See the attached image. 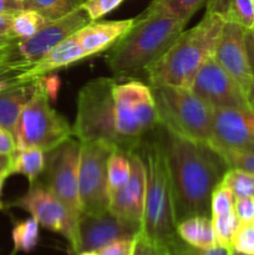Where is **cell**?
Segmentation results:
<instances>
[{
  "label": "cell",
  "instance_id": "cell-15",
  "mask_svg": "<svg viewBox=\"0 0 254 255\" xmlns=\"http://www.w3.org/2000/svg\"><path fill=\"white\" fill-rule=\"evenodd\" d=\"M246 31L236 22H224L213 56L247 94L254 77L246 49Z\"/></svg>",
  "mask_w": 254,
  "mask_h": 255
},
{
  "label": "cell",
  "instance_id": "cell-33",
  "mask_svg": "<svg viewBox=\"0 0 254 255\" xmlns=\"http://www.w3.org/2000/svg\"><path fill=\"white\" fill-rule=\"evenodd\" d=\"M232 251L254 255V226L253 223H242L234 236Z\"/></svg>",
  "mask_w": 254,
  "mask_h": 255
},
{
  "label": "cell",
  "instance_id": "cell-23",
  "mask_svg": "<svg viewBox=\"0 0 254 255\" xmlns=\"http://www.w3.org/2000/svg\"><path fill=\"white\" fill-rule=\"evenodd\" d=\"M208 0H152L144 11L171 15L188 22Z\"/></svg>",
  "mask_w": 254,
  "mask_h": 255
},
{
  "label": "cell",
  "instance_id": "cell-44",
  "mask_svg": "<svg viewBox=\"0 0 254 255\" xmlns=\"http://www.w3.org/2000/svg\"><path fill=\"white\" fill-rule=\"evenodd\" d=\"M247 99H248V104L251 106V109L254 111V81L253 84L249 87L248 92H247Z\"/></svg>",
  "mask_w": 254,
  "mask_h": 255
},
{
  "label": "cell",
  "instance_id": "cell-1",
  "mask_svg": "<svg viewBox=\"0 0 254 255\" xmlns=\"http://www.w3.org/2000/svg\"><path fill=\"white\" fill-rule=\"evenodd\" d=\"M168 167L177 224L196 216H211V197L228 166L209 144L184 138L156 126Z\"/></svg>",
  "mask_w": 254,
  "mask_h": 255
},
{
  "label": "cell",
  "instance_id": "cell-3",
  "mask_svg": "<svg viewBox=\"0 0 254 255\" xmlns=\"http://www.w3.org/2000/svg\"><path fill=\"white\" fill-rule=\"evenodd\" d=\"M224 20L206 11L192 29L182 31L173 44L146 71L149 86H173L191 90L199 67L214 55Z\"/></svg>",
  "mask_w": 254,
  "mask_h": 255
},
{
  "label": "cell",
  "instance_id": "cell-38",
  "mask_svg": "<svg viewBox=\"0 0 254 255\" xmlns=\"http://www.w3.org/2000/svg\"><path fill=\"white\" fill-rule=\"evenodd\" d=\"M15 149L16 143L12 133L0 126V154H12Z\"/></svg>",
  "mask_w": 254,
  "mask_h": 255
},
{
  "label": "cell",
  "instance_id": "cell-39",
  "mask_svg": "<svg viewBox=\"0 0 254 255\" xmlns=\"http://www.w3.org/2000/svg\"><path fill=\"white\" fill-rule=\"evenodd\" d=\"M25 9V0H0V14H16Z\"/></svg>",
  "mask_w": 254,
  "mask_h": 255
},
{
  "label": "cell",
  "instance_id": "cell-28",
  "mask_svg": "<svg viewBox=\"0 0 254 255\" xmlns=\"http://www.w3.org/2000/svg\"><path fill=\"white\" fill-rule=\"evenodd\" d=\"M221 182L231 189L234 198L254 197V174L251 172L228 168Z\"/></svg>",
  "mask_w": 254,
  "mask_h": 255
},
{
  "label": "cell",
  "instance_id": "cell-6",
  "mask_svg": "<svg viewBox=\"0 0 254 255\" xmlns=\"http://www.w3.org/2000/svg\"><path fill=\"white\" fill-rule=\"evenodd\" d=\"M16 148L36 147L45 153L74 136L72 127L50 104L45 77L36 80V87L22 109L14 132Z\"/></svg>",
  "mask_w": 254,
  "mask_h": 255
},
{
  "label": "cell",
  "instance_id": "cell-13",
  "mask_svg": "<svg viewBox=\"0 0 254 255\" xmlns=\"http://www.w3.org/2000/svg\"><path fill=\"white\" fill-rule=\"evenodd\" d=\"M141 233L138 226L125 222L109 211L102 214L81 213L77 222L75 253L95 251L122 238H136Z\"/></svg>",
  "mask_w": 254,
  "mask_h": 255
},
{
  "label": "cell",
  "instance_id": "cell-12",
  "mask_svg": "<svg viewBox=\"0 0 254 255\" xmlns=\"http://www.w3.org/2000/svg\"><path fill=\"white\" fill-rule=\"evenodd\" d=\"M191 91L212 109H251L246 92L214 56L199 67Z\"/></svg>",
  "mask_w": 254,
  "mask_h": 255
},
{
  "label": "cell",
  "instance_id": "cell-47",
  "mask_svg": "<svg viewBox=\"0 0 254 255\" xmlns=\"http://www.w3.org/2000/svg\"><path fill=\"white\" fill-rule=\"evenodd\" d=\"M232 255H248V254H243V253H238V252H232Z\"/></svg>",
  "mask_w": 254,
  "mask_h": 255
},
{
  "label": "cell",
  "instance_id": "cell-7",
  "mask_svg": "<svg viewBox=\"0 0 254 255\" xmlns=\"http://www.w3.org/2000/svg\"><path fill=\"white\" fill-rule=\"evenodd\" d=\"M115 128L119 148L131 152L157 126V111L152 89L139 80L116 84Z\"/></svg>",
  "mask_w": 254,
  "mask_h": 255
},
{
  "label": "cell",
  "instance_id": "cell-14",
  "mask_svg": "<svg viewBox=\"0 0 254 255\" xmlns=\"http://www.w3.org/2000/svg\"><path fill=\"white\" fill-rule=\"evenodd\" d=\"M212 148L254 151V111L251 109H213Z\"/></svg>",
  "mask_w": 254,
  "mask_h": 255
},
{
  "label": "cell",
  "instance_id": "cell-2",
  "mask_svg": "<svg viewBox=\"0 0 254 255\" xmlns=\"http://www.w3.org/2000/svg\"><path fill=\"white\" fill-rule=\"evenodd\" d=\"M187 22L161 12L143 11L131 29L106 54V64L116 80H137L162 56L183 31Z\"/></svg>",
  "mask_w": 254,
  "mask_h": 255
},
{
  "label": "cell",
  "instance_id": "cell-34",
  "mask_svg": "<svg viewBox=\"0 0 254 255\" xmlns=\"http://www.w3.org/2000/svg\"><path fill=\"white\" fill-rule=\"evenodd\" d=\"M125 0H85L81 7L87 12L91 21H96L100 17L114 11Z\"/></svg>",
  "mask_w": 254,
  "mask_h": 255
},
{
  "label": "cell",
  "instance_id": "cell-20",
  "mask_svg": "<svg viewBox=\"0 0 254 255\" xmlns=\"http://www.w3.org/2000/svg\"><path fill=\"white\" fill-rule=\"evenodd\" d=\"M177 234L192 247L202 249L217 247L212 217L196 216L183 219L177 224Z\"/></svg>",
  "mask_w": 254,
  "mask_h": 255
},
{
  "label": "cell",
  "instance_id": "cell-36",
  "mask_svg": "<svg viewBox=\"0 0 254 255\" xmlns=\"http://www.w3.org/2000/svg\"><path fill=\"white\" fill-rule=\"evenodd\" d=\"M234 213L241 223H252L254 219V197L236 198Z\"/></svg>",
  "mask_w": 254,
  "mask_h": 255
},
{
  "label": "cell",
  "instance_id": "cell-22",
  "mask_svg": "<svg viewBox=\"0 0 254 255\" xmlns=\"http://www.w3.org/2000/svg\"><path fill=\"white\" fill-rule=\"evenodd\" d=\"M46 164V157L42 149L36 147H26V148H16L11 154L9 173L21 174L30 184L36 182L41 176Z\"/></svg>",
  "mask_w": 254,
  "mask_h": 255
},
{
  "label": "cell",
  "instance_id": "cell-11",
  "mask_svg": "<svg viewBox=\"0 0 254 255\" xmlns=\"http://www.w3.org/2000/svg\"><path fill=\"white\" fill-rule=\"evenodd\" d=\"M12 206L27 212L39 222L40 227L60 234L69 242L72 252L76 247L77 222L69 209L47 189L42 182L30 184L26 193L12 203Z\"/></svg>",
  "mask_w": 254,
  "mask_h": 255
},
{
  "label": "cell",
  "instance_id": "cell-43",
  "mask_svg": "<svg viewBox=\"0 0 254 255\" xmlns=\"http://www.w3.org/2000/svg\"><path fill=\"white\" fill-rule=\"evenodd\" d=\"M12 40L14 39H0V61L5 59V55H6Z\"/></svg>",
  "mask_w": 254,
  "mask_h": 255
},
{
  "label": "cell",
  "instance_id": "cell-24",
  "mask_svg": "<svg viewBox=\"0 0 254 255\" xmlns=\"http://www.w3.org/2000/svg\"><path fill=\"white\" fill-rule=\"evenodd\" d=\"M131 174L129 152L115 148L107 163V187L110 196L119 192L127 183Z\"/></svg>",
  "mask_w": 254,
  "mask_h": 255
},
{
  "label": "cell",
  "instance_id": "cell-26",
  "mask_svg": "<svg viewBox=\"0 0 254 255\" xmlns=\"http://www.w3.org/2000/svg\"><path fill=\"white\" fill-rule=\"evenodd\" d=\"M84 1L85 0H25V9L35 10L49 21H52L81 7Z\"/></svg>",
  "mask_w": 254,
  "mask_h": 255
},
{
  "label": "cell",
  "instance_id": "cell-49",
  "mask_svg": "<svg viewBox=\"0 0 254 255\" xmlns=\"http://www.w3.org/2000/svg\"><path fill=\"white\" fill-rule=\"evenodd\" d=\"M164 255H166V252H164Z\"/></svg>",
  "mask_w": 254,
  "mask_h": 255
},
{
  "label": "cell",
  "instance_id": "cell-45",
  "mask_svg": "<svg viewBox=\"0 0 254 255\" xmlns=\"http://www.w3.org/2000/svg\"><path fill=\"white\" fill-rule=\"evenodd\" d=\"M10 176L9 172H4V173L0 174V211H1L2 208H4V206H2L1 203V192H2V187H4V183L5 181H6L7 177Z\"/></svg>",
  "mask_w": 254,
  "mask_h": 255
},
{
  "label": "cell",
  "instance_id": "cell-37",
  "mask_svg": "<svg viewBox=\"0 0 254 255\" xmlns=\"http://www.w3.org/2000/svg\"><path fill=\"white\" fill-rule=\"evenodd\" d=\"M133 255H164V247L153 243L139 233L136 239Z\"/></svg>",
  "mask_w": 254,
  "mask_h": 255
},
{
  "label": "cell",
  "instance_id": "cell-8",
  "mask_svg": "<svg viewBox=\"0 0 254 255\" xmlns=\"http://www.w3.org/2000/svg\"><path fill=\"white\" fill-rule=\"evenodd\" d=\"M117 80L114 77H97L81 87L77 95V111L72 133L86 141H106L119 148V138L115 128L114 89Z\"/></svg>",
  "mask_w": 254,
  "mask_h": 255
},
{
  "label": "cell",
  "instance_id": "cell-9",
  "mask_svg": "<svg viewBox=\"0 0 254 255\" xmlns=\"http://www.w3.org/2000/svg\"><path fill=\"white\" fill-rule=\"evenodd\" d=\"M116 147L106 141L81 142L79 164V202L81 213L102 214L109 211L107 163Z\"/></svg>",
  "mask_w": 254,
  "mask_h": 255
},
{
  "label": "cell",
  "instance_id": "cell-5",
  "mask_svg": "<svg viewBox=\"0 0 254 255\" xmlns=\"http://www.w3.org/2000/svg\"><path fill=\"white\" fill-rule=\"evenodd\" d=\"M157 111V125L168 131L209 144L212 141V111L189 89L151 87Z\"/></svg>",
  "mask_w": 254,
  "mask_h": 255
},
{
  "label": "cell",
  "instance_id": "cell-35",
  "mask_svg": "<svg viewBox=\"0 0 254 255\" xmlns=\"http://www.w3.org/2000/svg\"><path fill=\"white\" fill-rule=\"evenodd\" d=\"M136 238H122L100 249V255H133Z\"/></svg>",
  "mask_w": 254,
  "mask_h": 255
},
{
  "label": "cell",
  "instance_id": "cell-41",
  "mask_svg": "<svg viewBox=\"0 0 254 255\" xmlns=\"http://www.w3.org/2000/svg\"><path fill=\"white\" fill-rule=\"evenodd\" d=\"M246 49L247 54H248L252 74L254 77V30H247L246 31Z\"/></svg>",
  "mask_w": 254,
  "mask_h": 255
},
{
  "label": "cell",
  "instance_id": "cell-32",
  "mask_svg": "<svg viewBox=\"0 0 254 255\" xmlns=\"http://www.w3.org/2000/svg\"><path fill=\"white\" fill-rule=\"evenodd\" d=\"M234 198L233 193L227 186L219 182L216 188L212 192L211 197V217L222 216L234 211Z\"/></svg>",
  "mask_w": 254,
  "mask_h": 255
},
{
  "label": "cell",
  "instance_id": "cell-30",
  "mask_svg": "<svg viewBox=\"0 0 254 255\" xmlns=\"http://www.w3.org/2000/svg\"><path fill=\"white\" fill-rule=\"evenodd\" d=\"M164 252L166 255H232V249L223 248V247H214L209 249L197 248L187 244L186 242L182 241L177 234L174 238L167 244H164Z\"/></svg>",
  "mask_w": 254,
  "mask_h": 255
},
{
  "label": "cell",
  "instance_id": "cell-27",
  "mask_svg": "<svg viewBox=\"0 0 254 255\" xmlns=\"http://www.w3.org/2000/svg\"><path fill=\"white\" fill-rule=\"evenodd\" d=\"M49 22L46 17L31 9H24L12 15L11 35L14 39H27L34 36Z\"/></svg>",
  "mask_w": 254,
  "mask_h": 255
},
{
  "label": "cell",
  "instance_id": "cell-19",
  "mask_svg": "<svg viewBox=\"0 0 254 255\" xmlns=\"http://www.w3.org/2000/svg\"><path fill=\"white\" fill-rule=\"evenodd\" d=\"M35 87L36 81L0 92V126L11 133L14 132L17 119L34 94Z\"/></svg>",
  "mask_w": 254,
  "mask_h": 255
},
{
  "label": "cell",
  "instance_id": "cell-21",
  "mask_svg": "<svg viewBox=\"0 0 254 255\" xmlns=\"http://www.w3.org/2000/svg\"><path fill=\"white\" fill-rule=\"evenodd\" d=\"M207 11L218 15L226 22L254 30V0H208Z\"/></svg>",
  "mask_w": 254,
  "mask_h": 255
},
{
  "label": "cell",
  "instance_id": "cell-25",
  "mask_svg": "<svg viewBox=\"0 0 254 255\" xmlns=\"http://www.w3.org/2000/svg\"><path fill=\"white\" fill-rule=\"evenodd\" d=\"M14 253H30L40 241V224L35 218L16 222L11 231Z\"/></svg>",
  "mask_w": 254,
  "mask_h": 255
},
{
  "label": "cell",
  "instance_id": "cell-4",
  "mask_svg": "<svg viewBox=\"0 0 254 255\" xmlns=\"http://www.w3.org/2000/svg\"><path fill=\"white\" fill-rule=\"evenodd\" d=\"M146 172V198L141 234L164 246L177 236L173 194L168 167L156 127L137 146Z\"/></svg>",
  "mask_w": 254,
  "mask_h": 255
},
{
  "label": "cell",
  "instance_id": "cell-17",
  "mask_svg": "<svg viewBox=\"0 0 254 255\" xmlns=\"http://www.w3.org/2000/svg\"><path fill=\"white\" fill-rule=\"evenodd\" d=\"M133 19L90 21L75 31L77 41L87 57L109 50L133 25Z\"/></svg>",
  "mask_w": 254,
  "mask_h": 255
},
{
  "label": "cell",
  "instance_id": "cell-29",
  "mask_svg": "<svg viewBox=\"0 0 254 255\" xmlns=\"http://www.w3.org/2000/svg\"><path fill=\"white\" fill-rule=\"evenodd\" d=\"M212 224H213L217 246L232 249L234 236L242 224L234 211L222 214V216L212 217Z\"/></svg>",
  "mask_w": 254,
  "mask_h": 255
},
{
  "label": "cell",
  "instance_id": "cell-48",
  "mask_svg": "<svg viewBox=\"0 0 254 255\" xmlns=\"http://www.w3.org/2000/svg\"><path fill=\"white\" fill-rule=\"evenodd\" d=\"M252 223H253V226H254V219H253V222H252Z\"/></svg>",
  "mask_w": 254,
  "mask_h": 255
},
{
  "label": "cell",
  "instance_id": "cell-46",
  "mask_svg": "<svg viewBox=\"0 0 254 255\" xmlns=\"http://www.w3.org/2000/svg\"><path fill=\"white\" fill-rule=\"evenodd\" d=\"M76 255H100L99 252L95 251H87V252H81V253L76 254Z\"/></svg>",
  "mask_w": 254,
  "mask_h": 255
},
{
  "label": "cell",
  "instance_id": "cell-40",
  "mask_svg": "<svg viewBox=\"0 0 254 255\" xmlns=\"http://www.w3.org/2000/svg\"><path fill=\"white\" fill-rule=\"evenodd\" d=\"M14 14H0V39H14L11 35V20Z\"/></svg>",
  "mask_w": 254,
  "mask_h": 255
},
{
  "label": "cell",
  "instance_id": "cell-31",
  "mask_svg": "<svg viewBox=\"0 0 254 255\" xmlns=\"http://www.w3.org/2000/svg\"><path fill=\"white\" fill-rule=\"evenodd\" d=\"M223 158L228 168H239L254 174V151L213 148Z\"/></svg>",
  "mask_w": 254,
  "mask_h": 255
},
{
  "label": "cell",
  "instance_id": "cell-42",
  "mask_svg": "<svg viewBox=\"0 0 254 255\" xmlns=\"http://www.w3.org/2000/svg\"><path fill=\"white\" fill-rule=\"evenodd\" d=\"M11 154H0V174L4 172H9Z\"/></svg>",
  "mask_w": 254,
  "mask_h": 255
},
{
  "label": "cell",
  "instance_id": "cell-18",
  "mask_svg": "<svg viewBox=\"0 0 254 255\" xmlns=\"http://www.w3.org/2000/svg\"><path fill=\"white\" fill-rule=\"evenodd\" d=\"M86 54L77 41L75 32L65 37L55 47H52L32 69L27 72V80L30 82L45 77L52 71L62 67H67L75 62L84 60Z\"/></svg>",
  "mask_w": 254,
  "mask_h": 255
},
{
  "label": "cell",
  "instance_id": "cell-10",
  "mask_svg": "<svg viewBox=\"0 0 254 255\" xmlns=\"http://www.w3.org/2000/svg\"><path fill=\"white\" fill-rule=\"evenodd\" d=\"M81 142L72 136L47 152L42 183L65 204L76 219L81 216L79 202V164Z\"/></svg>",
  "mask_w": 254,
  "mask_h": 255
},
{
  "label": "cell",
  "instance_id": "cell-16",
  "mask_svg": "<svg viewBox=\"0 0 254 255\" xmlns=\"http://www.w3.org/2000/svg\"><path fill=\"white\" fill-rule=\"evenodd\" d=\"M131 174L127 183L110 196L109 212L120 219L142 228L146 198V172L137 151L129 152Z\"/></svg>",
  "mask_w": 254,
  "mask_h": 255
}]
</instances>
